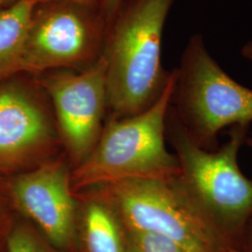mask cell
<instances>
[{"label":"cell","instance_id":"cell-1","mask_svg":"<svg viewBox=\"0 0 252 252\" xmlns=\"http://www.w3.org/2000/svg\"><path fill=\"white\" fill-rule=\"evenodd\" d=\"M249 127L232 126L226 143L207 151L191 138L171 104L166 117V138L180 163L173 181L193 212L229 249L252 219V180L238 165Z\"/></svg>","mask_w":252,"mask_h":252},{"label":"cell","instance_id":"cell-2","mask_svg":"<svg viewBox=\"0 0 252 252\" xmlns=\"http://www.w3.org/2000/svg\"><path fill=\"white\" fill-rule=\"evenodd\" d=\"M176 0H123L107 29V118L140 114L160 99L172 71L162 62V36Z\"/></svg>","mask_w":252,"mask_h":252},{"label":"cell","instance_id":"cell-3","mask_svg":"<svg viewBox=\"0 0 252 252\" xmlns=\"http://www.w3.org/2000/svg\"><path fill=\"white\" fill-rule=\"evenodd\" d=\"M175 70L162 96L144 112L125 119L106 118L102 134L87 159L72 169L74 193L133 179L171 180L180 163L166 148V117Z\"/></svg>","mask_w":252,"mask_h":252},{"label":"cell","instance_id":"cell-4","mask_svg":"<svg viewBox=\"0 0 252 252\" xmlns=\"http://www.w3.org/2000/svg\"><path fill=\"white\" fill-rule=\"evenodd\" d=\"M174 70L171 107L202 149H218V135L228 126L251 125L252 89L223 70L201 33L189 36Z\"/></svg>","mask_w":252,"mask_h":252},{"label":"cell","instance_id":"cell-5","mask_svg":"<svg viewBox=\"0 0 252 252\" xmlns=\"http://www.w3.org/2000/svg\"><path fill=\"white\" fill-rule=\"evenodd\" d=\"M107 24L98 8L71 0L35 5L22 59V71H81L102 55Z\"/></svg>","mask_w":252,"mask_h":252},{"label":"cell","instance_id":"cell-6","mask_svg":"<svg viewBox=\"0 0 252 252\" xmlns=\"http://www.w3.org/2000/svg\"><path fill=\"white\" fill-rule=\"evenodd\" d=\"M52 102L34 74L0 82V178L33 170L63 153Z\"/></svg>","mask_w":252,"mask_h":252},{"label":"cell","instance_id":"cell-7","mask_svg":"<svg viewBox=\"0 0 252 252\" xmlns=\"http://www.w3.org/2000/svg\"><path fill=\"white\" fill-rule=\"evenodd\" d=\"M174 179H133L95 188L109 200L129 230L162 235L186 252L228 250L193 212Z\"/></svg>","mask_w":252,"mask_h":252},{"label":"cell","instance_id":"cell-8","mask_svg":"<svg viewBox=\"0 0 252 252\" xmlns=\"http://www.w3.org/2000/svg\"><path fill=\"white\" fill-rule=\"evenodd\" d=\"M52 102L63 151L72 168L90 155L108 114L106 63L101 57L81 70L34 74Z\"/></svg>","mask_w":252,"mask_h":252},{"label":"cell","instance_id":"cell-9","mask_svg":"<svg viewBox=\"0 0 252 252\" xmlns=\"http://www.w3.org/2000/svg\"><path fill=\"white\" fill-rule=\"evenodd\" d=\"M72 166L64 153L33 170L3 178L16 213L26 218L61 252L78 245L79 203Z\"/></svg>","mask_w":252,"mask_h":252},{"label":"cell","instance_id":"cell-10","mask_svg":"<svg viewBox=\"0 0 252 252\" xmlns=\"http://www.w3.org/2000/svg\"><path fill=\"white\" fill-rule=\"evenodd\" d=\"M75 194L78 243L83 252H127L126 227L109 200L95 187Z\"/></svg>","mask_w":252,"mask_h":252},{"label":"cell","instance_id":"cell-11","mask_svg":"<svg viewBox=\"0 0 252 252\" xmlns=\"http://www.w3.org/2000/svg\"><path fill=\"white\" fill-rule=\"evenodd\" d=\"M35 4L19 0L0 9V82L22 71V59Z\"/></svg>","mask_w":252,"mask_h":252},{"label":"cell","instance_id":"cell-12","mask_svg":"<svg viewBox=\"0 0 252 252\" xmlns=\"http://www.w3.org/2000/svg\"><path fill=\"white\" fill-rule=\"evenodd\" d=\"M7 252H63L50 243L28 220L17 214L7 241Z\"/></svg>","mask_w":252,"mask_h":252},{"label":"cell","instance_id":"cell-13","mask_svg":"<svg viewBox=\"0 0 252 252\" xmlns=\"http://www.w3.org/2000/svg\"><path fill=\"white\" fill-rule=\"evenodd\" d=\"M127 252H186L178 244L159 234L126 228Z\"/></svg>","mask_w":252,"mask_h":252},{"label":"cell","instance_id":"cell-14","mask_svg":"<svg viewBox=\"0 0 252 252\" xmlns=\"http://www.w3.org/2000/svg\"><path fill=\"white\" fill-rule=\"evenodd\" d=\"M16 216L5 182L0 178V252H7L8 237Z\"/></svg>","mask_w":252,"mask_h":252},{"label":"cell","instance_id":"cell-15","mask_svg":"<svg viewBox=\"0 0 252 252\" xmlns=\"http://www.w3.org/2000/svg\"><path fill=\"white\" fill-rule=\"evenodd\" d=\"M122 1L123 0H98V8L106 21L107 29L115 16Z\"/></svg>","mask_w":252,"mask_h":252},{"label":"cell","instance_id":"cell-16","mask_svg":"<svg viewBox=\"0 0 252 252\" xmlns=\"http://www.w3.org/2000/svg\"><path fill=\"white\" fill-rule=\"evenodd\" d=\"M240 54L245 59L252 63V38L244 43L240 50Z\"/></svg>","mask_w":252,"mask_h":252},{"label":"cell","instance_id":"cell-17","mask_svg":"<svg viewBox=\"0 0 252 252\" xmlns=\"http://www.w3.org/2000/svg\"><path fill=\"white\" fill-rule=\"evenodd\" d=\"M33 3L35 5L37 4H40V3H44V2H48V1H53V0H32ZM74 2H78V3H81L83 5H86V6H90L93 8H98V0H71ZM99 9V8H98Z\"/></svg>","mask_w":252,"mask_h":252},{"label":"cell","instance_id":"cell-18","mask_svg":"<svg viewBox=\"0 0 252 252\" xmlns=\"http://www.w3.org/2000/svg\"><path fill=\"white\" fill-rule=\"evenodd\" d=\"M19 0H0V9H3V8H7L10 5L16 3Z\"/></svg>","mask_w":252,"mask_h":252},{"label":"cell","instance_id":"cell-19","mask_svg":"<svg viewBox=\"0 0 252 252\" xmlns=\"http://www.w3.org/2000/svg\"><path fill=\"white\" fill-rule=\"evenodd\" d=\"M248 228H249V230H250V235H251V241H250V247H249V249H248V250H246V251L249 252H252V220L250 221L249 225H248Z\"/></svg>","mask_w":252,"mask_h":252},{"label":"cell","instance_id":"cell-20","mask_svg":"<svg viewBox=\"0 0 252 252\" xmlns=\"http://www.w3.org/2000/svg\"><path fill=\"white\" fill-rule=\"evenodd\" d=\"M246 144L252 148V136H248L246 139Z\"/></svg>","mask_w":252,"mask_h":252},{"label":"cell","instance_id":"cell-21","mask_svg":"<svg viewBox=\"0 0 252 252\" xmlns=\"http://www.w3.org/2000/svg\"><path fill=\"white\" fill-rule=\"evenodd\" d=\"M247 252V251H243V252H241V251H237V250H235V249H228V250H226L224 252Z\"/></svg>","mask_w":252,"mask_h":252}]
</instances>
